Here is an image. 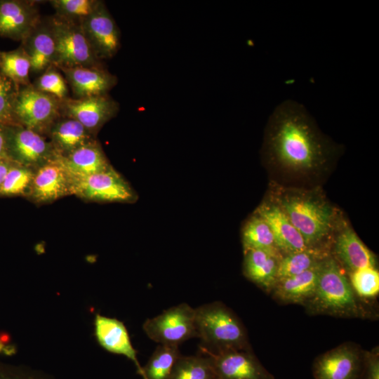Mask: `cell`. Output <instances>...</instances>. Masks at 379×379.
I'll return each instance as SVG.
<instances>
[{
    "instance_id": "1",
    "label": "cell",
    "mask_w": 379,
    "mask_h": 379,
    "mask_svg": "<svg viewBox=\"0 0 379 379\" xmlns=\"http://www.w3.org/2000/svg\"><path fill=\"white\" fill-rule=\"evenodd\" d=\"M265 149L269 159L295 171L319 166L335 150L305 107L293 100L283 101L274 109L267 126Z\"/></svg>"
},
{
    "instance_id": "2",
    "label": "cell",
    "mask_w": 379,
    "mask_h": 379,
    "mask_svg": "<svg viewBox=\"0 0 379 379\" xmlns=\"http://www.w3.org/2000/svg\"><path fill=\"white\" fill-rule=\"evenodd\" d=\"M197 338L201 352L218 354L229 350H250L246 329L237 316L220 302L195 308Z\"/></svg>"
},
{
    "instance_id": "3",
    "label": "cell",
    "mask_w": 379,
    "mask_h": 379,
    "mask_svg": "<svg viewBox=\"0 0 379 379\" xmlns=\"http://www.w3.org/2000/svg\"><path fill=\"white\" fill-rule=\"evenodd\" d=\"M305 305L313 314L347 317L362 314L350 281L331 255L322 261L315 291Z\"/></svg>"
},
{
    "instance_id": "4",
    "label": "cell",
    "mask_w": 379,
    "mask_h": 379,
    "mask_svg": "<svg viewBox=\"0 0 379 379\" xmlns=\"http://www.w3.org/2000/svg\"><path fill=\"white\" fill-rule=\"evenodd\" d=\"M277 205L300 232L308 247H321L330 234L334 211L326 201L312 194H288L279 198Z\"/></svg>"
},
{
    "instance_id": "5",
    "label": "cell",
    "mask_w": 379,
    "mask_h": 379,
    "mask_svg": "<svg viewBox=\"0 0 379 379\" xmlns=\"http://www.w3.org/2000/svg\"><path fill=\"white\" fill-rule=\"evenodd\" d=\"M55 41L53 65L58 69L103 67L92 50L81 24L58 17L48 18Z\"/></svg>"
},
{
    "instance_id": "6",
    "label": "cell",
    "mask_w": 379,
    "mask_h": 379,
    "mask_svg": "<svg viewBox=\"0 0 379 379\" xmlns=\"http://www.w3.org/2000/svg\"><path fill=\"white\" fill-rule=\"evenodd\" d=\"M60 117L59 99L37 90L32 84L20 87L14 105L17 125L47 137L51 126Z\"/></svg>"
},
{
    "instance_id": "7",
    "label": "cell",
    "mask_w": 379,
    "mask_h": 379,
    "mask_svg": "<svg viewBox=\"0 0 379 379\" xmlns=\"http://www.w3.org/2000/svg\"><path fill=\"white\" fill-rule=\"evenodd\" d=\"M195 314V308L182 302L147 319L143 329L159 345L179 346L192 338H197Z\"/></svg>"
},
{
    "instance_id": "8",
    "label": "cell",
    "mask_w": 379,
    "mask_h": 379,
    "mask_svg": "<svg viewBox=\"0 0 379 379\" xmlns=\"http://www.w3.org/2000/svg\"><path fill=\"white\" fill-rule=\"evenodd\" d=\"M72 195L91 201L133 203L137 194L112 166L101 172L72 180Z\"/></svg>"
},
{
    "instance_id": "9",
    "label": "cell",
    "mask_w": 379,
    "mask_h": 379,
    "mask_svg": "<svg viewBox=\"0 0 379 379\" xmlns=\"http://www.w3.org/2000/svg\"><path fill=\"white\" fill-rule=\"evenodd\" d=\"M8 158L35 170L57 154L47 137L20 125L6 126Z\"/></svg>"
},
{
    "instance_id": "10",
    "label": "cell",
    "mask_w": 379,
    "mask_h": 379,
    "mask_svg": "<svg viewBox=\"0 0 379 379\" xmlns=\"http://www.w3.org/2000/svg\"><path fill=\"white\" fill-rule=\"evenodd\" d=\"M119 110V104L109 94L60 100L61 116L79 121L95 136Z\"/></svg>"
},
{
    "instance_id": "11",
    "label": "cell",
    "mask_w": 379,
    "mask_h": 379,
    "mask_svg": "<svg viewBox=\"0 0 379 379\" xmlns=\"http://www.w3.org/2000/svg\"><path fill=\"white\" fill-rule=\"evenodd\" d=\"M364 354L354 345L345 343L319 356L313 365L315 379H361Z\"/></svg>"
},
{
    "instance_id": "12",
    "label": "cell",
    "mask_w": 379,
    "mask_h": 379,
    "mask_svg": "<svg viewBox=\"0 0 379 379\" xmlns=\"http://www.w3.org/2000/svg\"><path fill=\"white\" fill-rule=\"evenodd\" d=\"M80 24L100 60L110 59L117 53L121 47L120 30L104 1Z\"/></svg>"
},
{
    "instance_id": "13",
    "label": "cell",
    "mask_w": 379,
    "mask_h": 379,
    "mask_svg": "<svg viewBox=\"0 0 379 379\" xmlns=\"http://www.w3.org/2000/svg\"><path fill=\"white\" fill-rule=\"evenodd\" d=\"M72 179L56 155L53 159L34 170V176L27 197L36 204L53 202L72 195Z\"/></svg>"
},
{
    "instance_id": "14",
    "label": "cell",
    "mask_w": 379,
    "mask_h": 379,
    "mask_svg": "<svg viewBox=\"0 0 379 379\" xmlns=\"http://www.w3.org/2000/svg\"><path fill=\"white\" fill-rule=\"evenodd\" d=\"M204 354L211 358L217 379H274L251 350Z\"/></svg>"
},
{
    "instance_id": "15",
    "label": "cell",
    "mask_w": 379,
    "mask_h": 379,
    "mask_svg": "<svg viewBox=\"0 0 379 379\" xmlns=\"http://www.w3.org/2000/svg\"><path fill=\"white\" fill-rule=\"evenodd\" d=\"M41 18L36 2L0 0V36L22 41Z\"/></svg>"
},
{
    "instance_id": "16",
    "label": "cell",
    "mask_w": 379,
    "mask_h": 379,
    "mask_svg": "<svg viewBox=\"0 0 379 379\" xmlns=\"http://www.w3.org/2000/svg\"><path fill=\"white\" fill-rule=\"evenodd\" d=\"M75 98L109 94L117 77L103 67L60 68Z\"/></svg>"
},
{
    "instance_id": "17",
    "label": "cell",
    "mask_w": 379,
    "mask_h": 379,
    "mask_svg": "<svg viewBox=\"0 0 379 379\" xmlns=\"http://www.w3.org/2000/svg\"><path fill=\"white\" fill-rule=\"evenodd\" d=\"M255 214L270 227L276 246L283 255L309 248L300 232L277 204L264 203L258 207Z\"/></svg>"
},
{
    "instance_id": "18",
    "label": "cell",
    "mask_w": 379,
    "mask_h": 379,
    "mask_svg": "<svg viewBox=\"0 0 379 379\" xmlns=\"http://www.w3.org/2000/svg\"><path fill=\"white\" fill-rule=\"evenodd\" d=\"M282 256L278 249L245 250L244 274L263 291L270 293L277 281V272Z\"/></svg>"
},
{
    "instance_id": "19",
    "label": "cell",
    "mask_w": 379,
    "mask_h": 379,
    "mask_svg": "<svg viewBox=\"0 0 379 379\" xmlns=\"http://www.w3.org/2000/svg\"><path fill=\"white\" fill-rule=\"evenodd\" d=\"M95 333L99 344L109 352L121 354L132 361L141 375L142 367L137 358L127 329L119 320L97 314L95 318Z\"/></svg>"
},
{
    "instance_id": "20",
    "label": "cell",
    "mask_w": 379,
    "mask_h": 379,
    "mask_svg": "<svg viewBox=\"0 0 379 379\" xmlns=\"http://www.w3.org/2000/svg\"><path fill=\"white\" fill-rule=\"evenodd\" d=\"M20 46L27 55L31 71L43 73L53 65L55 56V41L48 20L39 21L37 25L21 41Z\"/></svg>"
},
{
    "instance_id": "21",
    "label": "cell",
    "mask_w": 379,
    "mask_h": 379,
    "mask_svg": "<svg viewBox=\"0 0 379 379\" xmlns=\"http://www.w3.org/2000/svg\"><path fill=\"white\" fill-rule=\"evenodd\" d=\"M333 258L350 272L364 267H375V258L350 227L339 231L333 244Z\"/></svg>"
},
{
    "instance_id": "22",
    "label": "cell",
    "mask_w": 379,
    "mask_h": 379,
    "mask_svg": "<svg viewBox=\"0 0 379 379\" xmlns=\"http://www.w3.org/2000/svg\"><path fill=\"white\" fill-rule=\"evenodd\" d=\"M58 157L72 180L101 172L111 166L97 139Z\"/></svg>"
},
{
    "instance_id": "23",
    "label": "cell",
    "mask_w": 379,
    "mask_h": 379,
    "mask_svg": "<svg viewBox=\"0 0 379 379\" xmlns=\"http://www.w3.org/2000/svg\"><path fill=\"white\" fill-rule=\"evenodd\" d=\"M47 138L57 155L65 157L77 148L96 139L75 119L60 117L51 126Z\"/></svg>"
},
{
    "instance_id": "24",
    "label": "cell",
    "mask_w": 379,
    "mask_h": 379,
    "mask_svg": "<svg viewBox=\"0 0 379 379\" xmlns=\"http://www.w3.org/2000/svg\"><path fill=\"white\" fill-rule=\"evenodd\" d=\"M321 262L300 274L278 280L270 293L284 303L305 304L315 291Z\"/></svg>"
},
{
    "instance_id": "25",
    "label": "cell",
    "mask_w": 379,
    "mask_h": 379,
    "mask_svg": "<svg viewBox=\"0 0 379 379\" xmlns=\"http://www.w3.org/2000/svg\"><path fill=\"white\" fill-rule=\"evenodd\" d=\"M330 254L321 247H309L305 250L284 255L279 262L277 281L305 272L319 264Z\"/></svg>"
},
{
    "instance_id": "26",
    "label": "cell",
    "mask_w": 379,
    "mask_h": 379,
    "mask_svg": "<svg viewBox=\"0 0 379 379\" xmlns=\"http://www.w3.org/2000/svg\"><path fill=\"white\" fill-rule=\"evenodd\" d=\"M168 379H217L211 358L202 352L180 357Z\"/></svg>"
},
{
    "instance_id": "27",
    "label": "cell",
    "mask_w": 379,
    "mask_h": 379,
    "mask_svg": "<svg viewBox=\"0 0 379 379\" xmlns=\"http://www.w3.org/2000/svg\"><path fill=\"white\" fill-rule=\"evenodd\" d=\"M180 355L178 346L159 345L140 375L143 379H168Z\"/></svg>"
},
{
    "instance_id": "28",
    "label": "cell",
    "mask_w": 379,
    "mask_h": 379,
    "mask_svg": "<svg viewBox=\"0 0 379 379\" xmlns=\"http://www.w3.org/2000/svg\"><path fill=\"white\" fill-rule=\"evenodd\" d=\"M0 71L19 87L31 84L30 61L20 46L17 49L1 52Z\"/></svg>"
},
{
    "instance_id": "29",
    "label": "cell",
    "mask_w": 379,
    "mask_h": 379,
    "mask_svg": "<svg viewBox=\"0 0 379 379\" xmlns=\"http://www.w3.org/2000/svg\"><path fill=\"white\" fill-rule=\"evenodd\" d=\"M242 242L244 251L255 248L278 249L270 227L256 214L245 225L242 232Z\"/></svg>"
},
{
    "instance_id": "30",
    "label": "cell",
    "mask_w": 379,
    "mask_h": 379,
    "mask_svg": "<svg viewBox=\"0 0 379 379\" xmlns=\"http://www.w3.org/2000/svg\"><path fill=\"white\" fill-rule=\"evenodd\" d=\"M34 176V170L13 164L0 186V197H27Z\"/></svg>"
},
{
    "instance_id": "31",
    "label": "cell",
    "mask_w": 379,
    "mask_h": 379,
    "mask_svg": "<svg viewBox=\"0 0 379 379\" xmlns=\"http://www.w3.org/2000/svg\"><path fill=\"white\" fill-rule=\"evenodd\" d=\"M55 11V15L67 20L81 23L101 4L99 0H52L49 1Z\"/></svg>"
},
{
    "instance_id": "32",
    "label": "cell",
    "mask_w": 379,
    "mask_h": 379,
    "mask_svg": "<svg viewBox=\"0 0 379 379\" xmlns=\"http://www.w3.org/2000/svg\"><path fill=\"white\" fill-rule=\"evenodd\" d=\"M350 283L362 298H373L379 293V272L375 267H364L350 272Z\"/></svg>"
},
{
    "instance_id": "33",
    "label": "cell",
    "mask_w": 379,
    "mask_h": 379,
    "mask_svg": "<svg viewBox=\"0 0 379 379\" xmlns=\"http://www.w3.org/2000/svg\"><path fill=\"white\" fill-rule=\"evenodd\" d=\"M53 65L50 66L32 84L37 90L62 100L69 98V89L65 77Z\"/></svg>"
},
{
    "instance_id": "34",
    "label": "cell",
    "mask_w": 379,
    "mask_h": 379,
    "mask_svg": "<svg viewBox=\"0 0 379 379\" xmlns=\"http://www.w3.org/2000/svg\"><path fill=\"white\" fill-rule=\"evenodd\" d=\"M20 87L0 71V125H17L14 117V105Z\"/></svg>"
},
{
    "instance_id": "35",
    "label": "cell",
    "mask_w": 379,
    "mask_h": 379,
    "mask_svg": "<svg viewBox=\"0 0 379 379\" xmlns=\"http://www.w3.org/2000/svg\"><path fill=\"white\" fill-rule=\"evenodd\" d=\"M361 379H379V354L378 349L365 353Z\"/></svg>"
},
{
    "instance_id": "36",
    "label": "cell",
    "mask_w": 379,
    "mask_h": 379,
    "mask_svg": "<svg viewBox=\"0 0 379 379\" xmlns=\"http://www.w3.org/2000/svg\"><path fill=\"white\" fill-rule=\"evenodd\" d=\"M0 379H41L34 375L8 371L0 367Z\"/></svg>"
},
{
    "instance_id": "37",
    "label": "cell",
    "mask_w": 379,
    "mask_h": 379,
    "mask_svg": "<svg viewBox=\"0 0 379 379\" xmlns=\"http://www.w3.org/2000/svg\"><path fill=\"white\" fill-rule=\"evenodd\" d=\"M1 159H9L8 158L7 155V140L6 126L0 125V160Z\"/></svg>"
},
{
    "instance_id": "38",
    "label": "cell",
    "mask_w": 379,
    "mask_h": 379,
    "mask_svg": "<svg viewBox=\"0 0 379 379\" xmlns=\"http://www.w3.org/2000/svg\"><path fill=\"white\" fill-rule=\"evenodd\" d=\"M13 164L14 163L9 159L0 160V186L3 182L6 173Z\"/></svg>"
},
{
    "instance_id": "39",
    "label": "cell",
    "mask_w": 379,
    "mask_h": 379,
    "mask_svg": "<svg viewBox=\"0 0 379 379\" xmlns=\"http://www.w3.org/2000/svg\"><path fill=\"white\" fill-rule=\"evenodd\" d=\"M1 52L0 51V61H1Z\"/></svg>"
}]
</instances>
